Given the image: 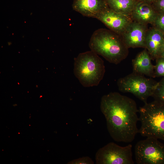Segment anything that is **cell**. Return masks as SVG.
<instances>
[{
    "mask_svg": "<svg viewBox=\"0 0 164 164\" xmlns=\"http://www.w3.org/2000/svg\"><path fill=\"white\" fill-rule=\"evenodd\" d=\"M158 82L151 77L132 72L119 79L117 82L118 90L123 93L132 94L143 102H147L148 98L153 95Z\"/></svg>",
    "mask_w": 164,
    "mask_h": 164,
    "instance_id": "5",
    "label": "cell"
},
{
    "mask_svg": "<svg viewBox=\"0 0 164 164\" xmlns=\"http://www.w3.org/2000/svg\"><path fill=\"white\" fill-rule=\"evenodd\" d=\"M153 24L155 27L164 34V14H158Z\"/></svg>",
    "mask_w": 164,
    "mask_h": 164,
    "instance_id": "17",
    "label": "cell"
},
{
    "mask_svg": "<svg viewBox=\"0 0 164 164\" xmlns=\"http://www.w3.org/2000/svg\"><path fill=\"white\" fill-rule=\"evenodd\" d=\"M138 2H141L152 4L155 0H136Z\"/></svg>",
    "mask_w": 164,
    "mask_h": 164,
    "instance_id": "20",
    "label": "cell"
},
{
    "mask_svg": "<svg viewBox=\"0 0 164 164\" xmlns=\"http://www.w3.org/2000/svg\"><path fill=\"white\" fill-rule=\"evenodd\" d=\"M154 100L164 103V77L159 81L152 96Z\"/></svg>",
    "mask_w": 164,
    "mask_h": 164,
    "instance_id": "15",
    "label": "cell"
},
{
    "mask_svg": "<svg viewBox=\"0 0 164 164\" xmlns=\"http://www.w3.org/2000/svg\"><path fill=\"white\" fill-rule=\"evenodd\" d=\"M95 18L102 22L110 30L120 35L132 21L130 16L117 13L108 7L98 13Z\"/></svg>",
    "mask_w": 164,
    "mask_h": 164,
    "instance_id": "8",
    "label": "cell"
},
{
    "mask_svg": "<svg viewBox=\"0 0 164 164\" xmlns=\"http://www.w3.org/2000/svg\"><path fill=\"white\" fill-rule=\"evenodd\" d=\"M151 58L146 49L140 52L132 60L133 72L155 77L154 68Z\"/></svg>",
    "mask_w": 164,
    "mask_h": 164,
    "instance_id": "13",
    "label": "cell"
},
{
    "mask_svg": "<svg viewBox=\"0 0 164 164\" xmlns=\"http://www.w3.org/2000/svg\"><path fill=\"white\" fill-rule=\"evenodd\" d=\"M108 7L119 14L130 16L136 0H105Z\"/></svg>",
    "mask_w": 164,
    "mask_h": 164,
    "instance_id": "14",
    "label": "cell"
},
{
    "mask_svg": "<svg viewBox=\"0 0 164 164\" xmlns=\"http://www.w3.org/2000/svg\"><path fill=\"white\" fill-rule=\"evenodd\" d=\"M137 164H164V144L152 137L138 142L135 148Z\"/></svg>",
    "mask_w": 164,
    "mask_h": 164,
    "instance_id": "6",
    "label": "cell"
},
{
    "mask_svg": "<svg viewBox=\"0 0 164 164\" xmlns=\"http://www.w3.org/2000/svg\"><path fill=\"white\" fill-rule=\"evenodd\" d=\"M100 108L112 138L117 142H132L138 133V109L135 101L118 92H111L102 96Z\"/></svg>",
    "mask_w": 164,
    "mask_h": 164,
    "instance_id": "1",
    "label": "cell"
},
{
    "mask_svg": "<svg viewBox=\"0 0 164 164\" xmlns=\"http://www.w3.org/2000/svg\"><path fill=\"white\" fill-rule=\"evenodd\" d=\"M158 14L152 4L137 1L130 17L133 21L147 25L153 24Z\"/></svg>",
    "mask_w": 164,
    "mask_h": 164,
    "instance_id": "12",
    "label": "cell"
},
{
    "mask_svg": "<svg viewBox=\"0 0 164 164\" xmlns=\"http://www.w3.org/2000/svg\"><path fill=\"white\" fill-rule=\"evenodd\" d=\"M148 29L147 25L132 21L121 36L128 48L141 47L145 49Z\"/></svg>",
    "mask_w": 164,
    "mask_h": 164,
    "instance_id": "9",
    "label": "cell"
},
{
    "mask_svg": "<svg viewBox=\"0 0 164 164\" xmlns=\"http://www.w3.org/2000/svg\"><path fill=\"white\" fill-rule=\"evenodd\" d=\"M162 56L163 57H164V51H163V52H162V53L161 55V56Z\"/></svg>",
    "mask_w": 164,
    "mask_h": 164,
    "instance_id": "21",
    "label": "cell"
},
{
    "mask_svg": "<svg viewBox=\"0 0 164 164\" xmlns=\"http://www.w3.org/2000/svg\"><path fill=\"white\" fill-rule=\"evenodd\" d=\"M138 133L164 141V103L154 100L139 108Z\"/></svg>",
    "mask_w": 164,
    "mask_h": 164,
    "instance_id": "4",
    "label": "cell"
},
{
    "mask_svg": "<svg viewBox=\"0 0 164 164\" xmlns=\"http://www.w3.org/2000/svg\"><path fill=\"white\" fill-rule=\"evenodd\" d=\"M152 5L158 14H164V0H155Z\"/></svg>",
    "mask_w": 164,
    "mask_h": 164,
    "instance_id": "19",
    "label": "cell"
},
{
    "mask_svg": "<svg viewBox=\"0 0 164 164\" xmlns=\"http://www.w3.org/2000/svg\"><path fill=\"white\" fill-rule=\"evenodd\" d=\"M72 7L84 16L95 18L108 6L105 0H73Z\"/></svg>",
    "mask_w": 164,
    "mask_h": 164,
    "instance_id": "11",
    "label": "cell"
},
{
    "mask_svg": "<svg viewBox=\"0 0 164 164\" xmlns=\"http://www.w3.org/2000/svg\"><path fill=\"white\" fill-rule=\"evenodd\" d=\"M91 50L103 57L109 63L115 64L125 59L128 48L121 36L113 31L104 28L96 30L90 39Z\"/></svg>",
    "mask_w": 164,
    "mask_h": 164,
    "instance_id": "2",
    "label": "cell"
},
{
    "mask_svg": "<svg viewBox=\"0 0 164 164\" xmlns=\"http://www.w3.org/2000/svg\"><path fill=\"white\" fill-rule=\"evenodd\" d=\"M105 71L104 61L91 50L80 53L74 58V75L84 87L98 85Z\"/></svg>",
    "mask_w": 164,
    "mask_h": 164,
    "instance_id": "3",
    "label": "cell"
},
{
    "mask_svg": "<svg viewBox=\"0 0 164 164\" xmlns=\"http://www.w3.org/2000/svg\"><path fill=\"white\" fill-rule=\"evenodd\" d=\"M154 76L155 77H164V57L160 56L156 59V64L154 68Z\"/></svg>",
    "mask_w": 164,
    "mask_h": 164,
    "instance_id": "16",
    "label": "cell"
},
{
    "mask_svg": "<svg viewBox=\"0 0 164 164\" xmlns=\"http://www.w3.org/2000/svg\"><path fill=\"white\" fill-rule=\"evenodd\" d=\"M92 159L88 156H84L70 161L69 164H94Z\"/></svg>",
    "mask_w": 164,
    "mask_h": 164,
    "instance_id": "18",
    "label": "cell"
},
{
    "mask_svg": "<svg viewBox=\"0 0 164 164\" xmlns=\"http://www.w3.org/2000/svg\"><path fill=\"white\" fill-rule=\"evenodd\" d=\"M132 145L124 147L113 142L108 143L99 149L95 155L97 164H134Z\"/></svg>",
    "mask_w": 164,
    "mask_h": 164,
    "instance_id": "7",
    "label": "cell"
},
{
    "mask_svg": "<svg viewBox=\"0 0 164 164\" xmlns=\"http://www.w3.org/2000/svg\"><path fill=\"white\" fill-rule=\"evenodd\" d=\"M145 45L152 59L160 56L164 50V34L154 27L148 29Z\"/></svg>",
    "mask_w": 164,
    "mask_h": 164,
    "instance_id": "10",
    "label": "cell"
}]
</instances>
